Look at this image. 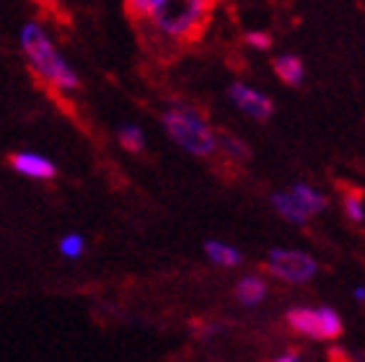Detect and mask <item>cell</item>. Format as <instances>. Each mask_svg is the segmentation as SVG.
Instances as JSON below:
<instances>
[{
    "label": "cell",
    "mask_w": 365,
    "mask_h": 362,
    "mask_svg": "<svg viewBox=\"0 0 365 362\" xmlns=\"http://www.w3.org/2000/svg\"><path fill=\"white\" fill-rule=\"evenodd\" d=\"M218 0H153L138 26L150 36V42L166 47H184L197 42L210 24Z\"/></svg>",
    "instance_id": "1"
},
{
    "label": "cell",
    "mask_w": 365,
    "mask_h": 362,
    "mask_svg": "<svg viewBox=\"0 0 365 362\" xmlns=\"http://www.w3.org/2000/svg\"><path fill=\"white\" fill-rule=\"evenodd\" d=\"M19 47L26 57L29 70L44 88L57 90V93H76L81 88V78L73 70V65L57 49L55 39L49 31L36 21H26L19 31Z\"/></svg>",
    "instance_id": "2"
},
{
    "label": "cell",
    "mask_w": 365,
    "mask_h": 362,
    "mask_svg": "<svg viewBox=\"0 0 365 362\" xmlns=\"http://www.w3.org/2000/svg\"><path fill=\"white\" fill-rule=\"evenodd\" d=\"M161 127L166 138L195 158L218 155V133L197 106L187 101H174L161 112Z\"/></svg>",
    "instance_id": "3"
},
{
    "label": "cell",
    "mask_w": 365,
    "mask_h": 362,
    "mask_svg": "<svg viewBox=\"0 0 365 362\" xmlns=\"http://www.w3.org/2000/svg\"><path fill=\"white\" fill-rule=\"evenodd\" d=\"M269 205L285 223L303 228V225H309L314 217L322 215L324 210L329 207V197L314 184H309V181H295L288 189L272 192Z\"/></svg>",
    "instance_id": "4"
},
{
    "label": "cell",
    "mask_w": 365,
    "mask_h": 362,
    "mask_svg": "<svg viewBox=\"0 0 365 362\" xmlns=\"http://www.w3.org/2000/svg\"><path fill=\"white\" fill-rule=\"evenodd\" d=\"M285 324L293 334L311 341H337L344 331V321L331 306H295L285 314Z\"/></svg>",
    "instance_id": "5"
},
{
    "label": "cell",
    "mask_w": 365,
    "mask_h": 362,
    "mask_svg": "<svg viewBox=\"0 0 365 362\" xmlns=\"http://www.w3.org/2000/svg\"><path fill=\"white\" fill-rule=\"evenodd\" d=\"M267 274L274 277L277 282L285 285H306L319 274V262L314 259V254L303 249H288V246H274L267 251L264 259Z\"/></svg>",
    "instance_id": "6"
},
{
    "label": "cell",
    "mask_w": 365,
    "mask_h": 362,
    "mask_svg": "<svg viewBox=\"0 0 365 362\" xmlns=\"http://www.w3.org/2000/svg\"><path fill=\"white\" fill-rule=\"evenodd\" d=\"M228 101H231L236 109H239L244 117L254 119V122H267L274 114V101L262 93L259 88L244 83V81H233L228 86Z\"/></svg>",
    "instance_id": "7"
},
{
    "label": "cell",
    "mask_w": 365,
    "mask_h": 362,
    "mask_svg": "<svg viewBox=\"0 0 365 362\" xmlns=\"http://www.w3.org/2000/svg\"><path fill=\"white\" fill-rule=\"evenodd\" d=\"M11 168H14L19 176H26L31 181H49L57 176V166L55 160L47 158L42 153H34V150H19L8 158Z\"/></svg>",
    "instance_id": "8"
},
{
    "label": "cell",
    "mask_w": 365,
    "mask_h": 362,
    "mask_svg": "<svg viewBox=\"0 0 365 362\" xmlns=\"http://www.w3.org/2000/svg\"><path fill=\"white\" fill-rule=\"evenodd\" d=\"M267 293H269L267 277H262V274H244L236 282V300L244 308H259L267 300Z\"/></svg>",
    "instance_id": "9"
},
{
    "label": "cell",
    "mask_w": 365,
    "mask_h": 362,
    "mask_svg": "<svg viewBox=\"0 0 365 362\" xmlns=\"http://www.w3.org/2000/svg\"><path fill=\"white\" fill-rule=\"evenodd\" d=\"M202 249H205L207 262L220 267V269H236V267H241V262H244V254H241L233 244H228V241L210 238V241H205Z\"/></svg>",
    "instance_id": "10"
},
{
    "label": "cell",
    "mask_w": 365,
    "mask_h": 362,
    "mask_svg": "<svg viewBox=\"0 0 365 362\" xmlns=\"http://www.w3.org/2000/svg\"><path fill=\"white\" fill-rule=\"evenodd\" d=\"M272 70L274 76L280 78V83L285 86H301L303 81H306V65H303V60L298 55H277L272 60Z\"/></svg>",
    "instance_id": "11"
},
{
    "label": "cell",
    "mask_w": 365,
    "mask_h": 362,
    "mask_svg": "<svg viewBox=\"0 0 365 362\" xmlns=\"http://www.w3.org/2000/svg\"><path fill=\"white\" fill-rule=\"evenodd\" d=\"M218 153L231 160V163H246V160L252 158V148L239 135L218 133Z\"/></svg>",
    "instance_id": "12"
},
{
    "label": "cell",
    "mask_w": 365,
    "mask_h": 362,
    "mask_svg": "<svg viewBox=\"0 0 365 362\" xmlns=\"http://www.w3.org/2000/svg\"><path fill=\"white\" fill-rule=\"evenodd\" d=\"M342 212L352 225L365 223V195L360 189H344L342 192Z\"/></svg>",
    "instance_id": "13"
},
{
    "label": "cell",
    "mask_w": 365,
    "mask_h": 362,
    "mask_svg": "<svg viewBox=\"0 0 365 362\" xmlns=\"http://www.w3.org/2000/svg\"><path fill=\"white\" fill-rule=\"evenodd\" d=\"M117 140L127 153H143L145 150V133L140 125H122L117 130Z\"/></svg>",
    "instance_id": "14"
},
{
    "label": "cell",
    "mask_w": 365,
    "mask_h": 362,
    "mask_svg": "<svg viewBox=\"0 0 365 362\" xmlns=\"http://www.w3.org/2000/svg\"><path fill=\"white\" fill-rule=\"evenodd\" d=\"M57 249H60V254H63L65 259H71V262H76V259L83 257V251H86V238L81 236V233H65V236L60 238V244H57Z\"/></svg>",
    "instance_id": "15"
},
{
    "label": "cell",
    "mask_w": 365,
    "mask_h": 362,
    "mask_svg": "<svg viewBox=\"0 0 365 362\" xmlns=\"http://www.w3.org/2000/svg\"><path fill=\"white\" fill-rule=\"evenodd\" d=\"M244 44L246 47L257 49V52H267V49H272L274 39L269 31H264V29H252V31H246L244 34Z\"/></svg>",
    "instance_id": "16"
},
{
    "label": "cell",
    "mask_w": 365,
    "mask_h": 362,
    "mask_svg": "<svg viewBox=\"0 0 365 362\" xmlns=\"http://www.w3.org/2000/svg\"><path fill=\"white\" fill-rule=\"evenodd\" d=\"M150 3H153V0H125L130 19H133V21H140L143 16H145V11L150 8Z\"/></svg>",
    "instance_id": "17"
},
{
    "label": "cell",
    "mask_w": 365,
    "mask_h": 362,
    "mask_svg": "<svg viewBox=\"0 0 365 362\" xmlns=\"http://www.w3.org/2000/svg\"><path fill=\"white\" fill-rule=\"evenodd\" d=\"M223 331H225V326H223V324H205V326L200 329V334H202L205 339H212V336L223 334Z\"/></svg>",
    "instance_id": "18"
},
{
    "label": "cell",
    "mask_w": 365,
    "mask_h": 362,
    "mask_svg": "<svg viewBox=\"0 0 365 362\" xmlns=\"http://www.w3.org/2000/svg\"><path fill=\"white\" fill-rule=\"evenodd\" d=\"M274 360H277V362H301L303 355L298 352V349H285V352H280Z\"/></svg>",
    "instance_id": "19"
},
{
    "label": "cell",
    "mask_w": 365,
    "mask_h": 362,
    "mask_svg": "<svg viewBox=\"0 0 365 362\" xmlns=\"http://www.w3.org/2000/svg\"><path fill=\"white\" fill-rule=\"evenodd\" d=\"M352 298H355V303H365V285L355 287V290H352Z\"/></svg>",
    "instance_id": "20"
},
{
    "label": "cell",
    "mask_w": 365,
    "mask_h": 362,
    "mask_svg": "<svg viewBox=\"0 0 365 362\" xmlns=\"http://www.w3.org/2000/svg\"><path fill=\"white\" fill-rule=\"evenodd\" d=\"M34 3H39L42 8H57L60 6V0H34Z\"/></svg>",
    "instance_id": "21"
}]
</instances>
